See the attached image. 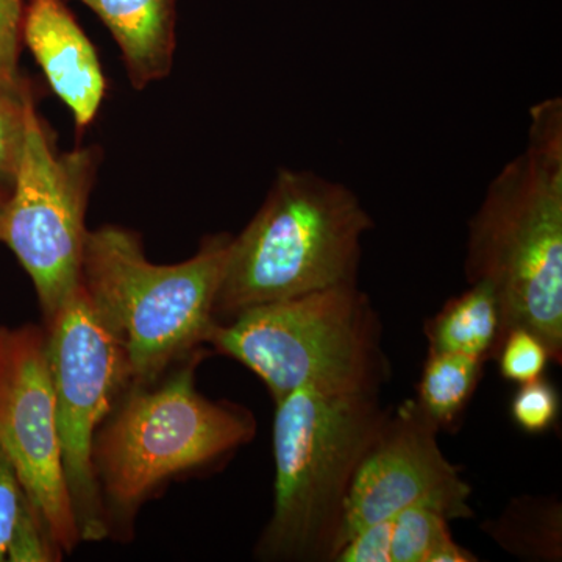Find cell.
Masks as SVG:
<instances>
[{
    "instance_id": "30bf717a",
    "label": "cell",
    "mask_w": 562,
    "mask_h": 562,
    "mask_svg": "<svg viewBox=\"0 0 562 562\" xmlns=\"http://www.w3.org/2000/svg\"><path fill=\"white\" fill-rule=\"evenodd\" d=\"M439 431L416 398L387 409L351 483L333 560L355 532L409 506H430L449 520L471 519V484L442 453Z\"/></svg>"
},
{
    "instance_id": "52a82bcc",
    "label": "cell",
    "mask_w": 562,
    "mask_h": 562,
    "mask_svg": "<svg viewBox=\"0 0 562 562\" xmlns=\"http://www.w3.org/2000/svg\"><path fill=\"white\" fill-rule=\"evenodd\" d=\"M46 325L63 473L81 542H98L111 528L92 464V443L131 390L132 373L124 351L99 321L81 284Z\"/></svg>"
},
{
    "instance_id": "2e32d148",
    "label": "cell",
    "mask_w": 562,
    "mask_h": 562,
    "mask_svg": "<svg viewBox=\"0 0 562 562\" xmlns=\"http://www.w3.org/2000/svg\"><path fill=\"white\" fill-rule=\"evenodd\" d=\"M391 562H475L454 542L450 520L430 506H409L391 517Z\"/></svg>"
},
{
    "instance_id": "e0dca14e",
    "label": "cell",
    "mask_w": 562,
    "mask_h": 562,
    "mask_svg": "<svg viewBox=\"0 0 562 562\" xmlns=\"http://www.w3.org/2000/svg\"><path fill=\"white\" fill-rule=\"evenodd\" d=\"M495 360L506 382L525 384L541 379L552 357L538 335L525 328H514L503 336Z\"/></svg>"
},
{
    "instance_id": "d6986e66",
    "label": "cell",
    "mask_w": 562,
    "mask_h": 562,
    "mask_svg": "<svg viewBox=\"0 0 562 562\" xmlns=\"http://www.w3.org/2000/svg\"><path fill=\"white\" fill-rule=\"evenodd\" d=\"M35 514L13 462L0 447V562L10 561L21 528Z\"/></svg>"
},
{
    "instance_id": "603a6c76",
    "label": "cell",
    "mask_w": 562,
    "mask_h": 562,
    "mask_svg": "<svg viewBox=\"0 0 562 562\" xmlns=\"http://www.w3.org/2000/svg\"><path fill=\"white\" fill-rule=\"evenodd\" d=\"M10 190L9 188L0 184V235H2L3 214H5L7 202H9Z\"/></svg>"
},
{
    "instance_id": "7c38bea8",
    "label": "cell",
    "mask_w": 562,
    "mask_h": 562,
    "mask_svg": "<svg viewBox=\"0 0 562 562\" xmlns=\"http://www.w3.org/2000/svg\"><path fill=\"white\" fill-rule=\"evenodd\" d=\"M109 27L135 90L165 79L176 50V0H81Z\"/></svg>"
},
{
    "instance_id": "7a4b0ae2",
    "label": "cell",
    "mask_w": 562,
    "mask_h": 562,
    "mask_svg": "<svg viewBox=\"0 0 562 562\" xmlns=\"http://www.w3.org/2000/svg\"><path fill=\"white\" fill-rule=\"evenodd\" d=\"M371 214L357 192L312 171L280 169L266 201L231 241L216 319L265 303L358 286Z\"/></svg>"
},
{
    "instance_id": "ffe728a7",
    "label": "cell",
    "mask_w": 562,
    "mask_h": 562,
    "mask_svg": "<svg viewBox=\"0 0 562 562\" xmlns=\"http://www.w3.org/2000/svg\"><path fill=\"white\" fill-rule=\"evenodd\" d=\"M512 402L514 424L530 435H542L557 424L560 416V394L546 376L519 384Z\"/></svg>"
},
{
    "instance_id": "ac0fdd59",
    "label": "cell",
    "mask_w": 562,
    "mask_h": 562,
    "mask_svg": "<svg viewBox=\"0 0 562 562\" xmlns=\"http://www.w3.org/2000/svg\"><path fill=\"white\" fill-rule=\"evenodd\" d=\"M27 88L0 90V184L11 190L27 132Z\"/></svg>"
},
{
    "instance_id": "8992f818",
    "label": "cell",
    "mask_w": 562,
    "mask_h": 562,
    "mask_svg": "<svg viewBox=\"0 0 562 562\" xmlns=\"http://www.w3.org/2000/svg\"><path fill=\"white\" fill-rule=\"evenodd\" d=\"M382 322L358 286L265 303L217 322L209 342L241 362L279 403L310 387L331 394H380L390 380Z\"/></svg>"
},
{
    "instance_id": "5bb4252c",
    "label": "cell",
    "mask_w": 562,
    "mask_h": 562,
    "mask_svg": "<svg viewBox=\"0 0 562 562\" xmlns=\"http://www.w3.org/2000/svg\"><path fill=\"white\" fill-rule=\"evenodd\" d=\"M484 364L486 362L475 358L428 350L416 402L439 430H449L460 420L479 390Z\"/></svg>"
},
{
    "instance_id": "9c48e42d",
    "label": "cell",
    "mask_w": 562,
    "mask_h": 562,
    "mask_svg": "<svg viewBox=\"0 0 562 562\" xmlns=\"http://www.w3.org/2000/svg\"><path fill=\"white\" fill-rule=\"evenodd\" d=\"M0 447L55 546L72 552L81 538L63 473L46 331L35 325L0 327Z\"/></svg>"
},
{
    "instance_id": "7402d4cb",
    "label": "cell",
    "mask_w": 562,
    "mask_h": 562,
    "mask_svg": "<svg viewBox=\"0 0 562 562\" xmlns=\"http://www.w3.org/2000/svg\"><path fill=\"white\" fill-rule=\"evenodd\" d=\"M392 520L368 525L344 543L333 562H391Z\"/></svg>"
},
{
    "instance_id": "3957f363",
    "label": "cell",
    "mask_w": 562,
    "mask_h": 562,
    "mask_svg": "<svg viewBox=\"0 0 562 562\" xmlns=\"http://www.w3.org/2000/svg\"><path fill=\"white\" fill-rule=\"evenodd\" d=\"M231 241L213 236L190 260L155 265L136 233L88 232L80 284L124 351L133 384L155 382L209 342Z\"/></svg>"
},
{
    "instance_id": "6da1fadb",
    "label": "cell",
    "mask_w": 562,
    "mask_h": 562,
    "mask_svg": "<svg viewBox=\"0 0 562 562\" xmlns=\"http://www.w3.org/2000/svg\"><path fill=\"white\" fill-rule=\"evenodd\" d=\"M530 114L527 147L492 179L469 221L464 271L469 284L494 292L501 342L506 333L525 328L561 364V99L536 103Z\"/></svg>"
},
{
    "instance_id": "44dd1931",
    "label": "cell",
    "mask_w": 562,
    "mask_h": 562,
    "mask_svg": "<svg viewBox=\"0 0 562 562\" xmlns=\"http://www.w3.org/2000/svg\"><path fill=\"white\" fill-rule=\"evenodd\" d=\"M24 11V0H0V90L24 87L18 74Z\"/></svg>"
},
{
    "instance_id": "9a60e30c",
    "label": "cell",
    "mask_w": 562,
    "mask_h": 562,
    "mask_svg": "<svg viewBox=\"0 0 562 562\" xmlns=\"http://www.w3.org/2000/svg\"><path fill=\"white\" fill-rule=\"evenodd\" d=\"M503 549L530 560H561V505L517 498L487 530Z\"/></svg>"
},
{
    "instance_id": "4fadbf2b",
    "label": "cell",
    "mask_w": 562,
    "mask_h": 562,
    "mask_svg": "<svg viewBox=\"0 0 562 562\" xmlns=\"http://www.w3.org/2000/svg\"><path fill=\"white\" fill-rule=\"evenodd\" d=\"M501 330L497 299L483 283H473L469 290L454 295L425 324L428 350L484 362L497 355Z\"/></svg>"
},
{
    "instance_id": "5b68a950",
    "label": "cell",
    "mask_w": 562,
    "mask_h": 562,
    "mask_svg": "<svg viewBox=\"0 0 562 562\" xmlns=\"http://www.w3.org/2000/svg\"><path fill=\"white\" fill-rule=\"evenodd\" d=\"M201 351L166 379L132 384L95 432L92 464L110 528L169 480L213 464L250 442L257 420L244 406L211 402L195 387Z\"/></svg>"
},
{
    "instance_id": "8fae6325",
    "label": "cell",
    "mask_w": 562,
    "mask_h": 562,
    "mask_svg": "<svg viewBox=\"0 0 562 562\" xmlns=\"http://www.w3.org/2000/svg\"><path fill=\"white\" fill-rule=\"evenodd\" d=\"M22 40L52 90L72 111L77 127H88L101 109L106 83L94 46L68 7L61 0H31Z\"/></svg>"
},
{
    "instance_id": "277c9868",
    "label": "cell",
    "mask_w": 562,
    "mask_h": 562,
    "mask_svg": "<svg viewBox=\"0 0 562 562\" xmlns=\"http://www.w3.org/2000/svg\"><path fill=\"white\" fill-rule=\"evenodd\" d=\"M386 414L379 394L360 392L303 387L276 403V497L257 557L331 562L351 483Z\"/></svg>"
},
{
    "instance_id": "ba28073f",
    "label": "cell",
    "mask_w": 562,
    "mask_h": 562,
    "mask_svg": "<svg viewBox=\"0 0 562 562\" xmlns=\"http://www.w3.org/2000/svg\"><path fill=\"white\" fill-rule=\"evenodd\" d=\"M94 171L91 149L55 151L29 94L24 151L0 243L31 277L46 319L80 286L88 236L85 214Z\"/></svg>"
}]
</instances>
